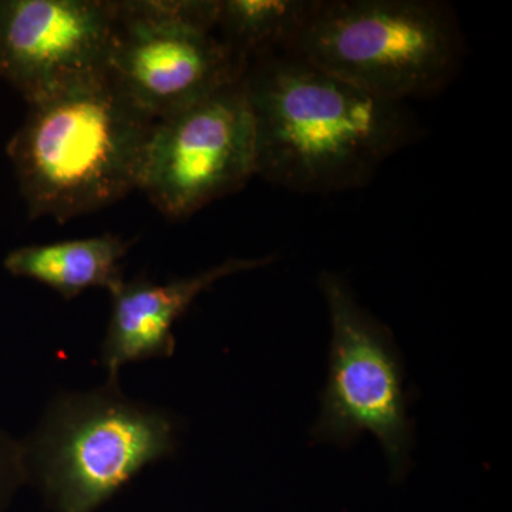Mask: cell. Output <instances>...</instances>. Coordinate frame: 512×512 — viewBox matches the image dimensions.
<instances>
[{"mask_svg":"<svg viewBox=\"0 0 512 512\" xmlns=\"http://www.w3.org/2000/svg\"><path fill=\"white\" fill-rule=\"evenodd\" d=\"M255 174V130L244 77L156 120L138 190L165 217L183 220L234 194Z\"/></svg>","mask_w":512,"mask_h":512,"instance_id":"7","label":"cell"},{"mask_svg":"<svg viewBox=\"0 0 512 512\" xmlns=\"http://www.w3.org/2000/svg\"><path fill=\"white\" fill-rule=\"evenodd\" d=\"M154 123L109 74L29 106L6 153L30 220L66 222L138 190Z\"/></svg>","mask_w":512,"mask_h":512,"instance_id":"2","label":"cell"},{"mask_svg":"<svg viewBox=\"0 0 512 512\" xmlns=\"http://www.w3.org/2000/svg\"><path fill=\"white\" fill-rule=\"evenodd\" d=\"M130 242L113 234L53 244L26 245L10 251L3 266L16 278L30 279L73 299L92 288L110 293L123 284L121 261Z\"/></svg>","mask_w":512,"mask_h":512,"instance_id":"10","label":"cell"},{"mask_svg":"<svg viewBox=\"0 0 512 512\" xmlns=\"http://www.w3.org/2000/svg\"><path fill=\"white\" fill-rule=\"evenodd\" d=\"M255 174L299 194L362 188L416 141V117L289 52L252 60L244 76Z\"/></svg>","mask_w":512,"mask_h":512,"instance_id":"1","label":"cell"},{"mask_svg":"<svg viewBox=\"0 0 512 512\" xmlns=\"http://www.w3.org/2000/svg\"><path fill=\"white\" fill-rule=\"evenodd\" d=\"M23 477H26L23 451L16 448L8 450L0 441V498L8 490V485L15 484Z\"/></svg>","mask_w":512,"mask_h":512,"instance_id":"12","label":"cell"},{"mask_svg":"<svg viewBox=\"0 0 512 512\" xmlns=\"http://www.w3.org/2000/svg\"><path fill=\"white\" fill-rule=\"evenodd\" d=\"M217 0H119L107 74L138 110L164 119L245 76L215 32Z\"/></svg>","mask_w":512,"mask_h":512,"instance_id":"5","label":"cell"},{"mask_svg":"<svg viewBox=\"0 0 512 512\" xmlns=\"http://www.w3.org/2000/svg\"><path fill=\"white\" fill-rule=\"evenodd\" d=\"M315 5L316 0H217L215 32L249 64L289 52Z\"/></svg>","mask_w":512,"mask_h":512,"instance_id":"11","label":"cell"},{"mask_svg":"<svg viewBox=\"0 0 512 512\" xmlns=\"http://www.w3.org/2000/svg\"><path fill=\"white\" fill-rule=\"evenodd\" d=\"M319 285L328 303L332 343L328 383L312 437L345 447L363 433L373 434L389 461L392 480L402 481L410 467L413 424L392 335L357 303L342 276L325 272Z\"/></svg>","mask_w":512,"mask_h":512,"instance_id":"6","label":"cell"},{"mask_svg":"<svg viewBox=\"0 0 512 512\" xmlns=\"http://www.w3.org/2000/svg\"><path fill=\"white\" fill-rule=\"evenodd\" d=\"M116 0H0V80L32 104L107 74Z\"/></svg>","mask_w":512,"mask_h":512,"instance_id":"8","label":"cell"},{"mask_svg":"<svg viewBox=\"0 0 512 512\" xmlns=\"http://www.w3.org/2000/svg\"><path fill=\"white\" fill-rule=\"evenodd\" d=\"M177 421L119 383L57 394L23 451L52 512H96L144 468L173 456Z\"/></svg>","mask_w":512,"mask_h":512,"instance_id":"4","label":"cell"},{"mask_svg":"<svg viewBox=\"0 0 512 512\" xmlns=\"http://www.w3.org/2000/svg\"><path fill=\"white\" fill-rule=\"evenodd\" d=\"M463 52L453 10L430 0H316L289 50L397 103L440 93L460 69Z\"/></svg>","mask_w":512,"mask_h":512,"instance_id":"3","label":"cell"},{"mask_svg":"<svg viewBox=\"0 0 512 512\" xmlns=\"http://www.w3.org/2000/svg\"><path fill=\"white\" fill-rule=\"evenodd\" d=\"M274 256L228 259L217 266L174 281H126L111 295V315L101 345L107 383H119L121 369L134 362L167 359L175 352L174 325L195 299L221 279L272 264Z\"/></svg>","mask_w":512,"mask_h":512,"instance_id":"9","label":"cell"}]
</instances>
